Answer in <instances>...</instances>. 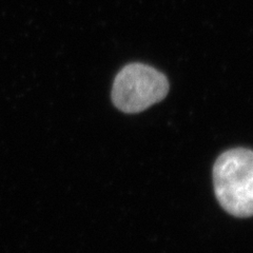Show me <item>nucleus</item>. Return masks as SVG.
I'll use <instances>...</instances> for the list:
<instances>
[{
	"mask_svg": "<svg viewBox=\"0 0 253 253\" xmlns=\"http://www.w3.org/2000/svg\"><path fill=\"white\" fill-rule=\"evenodd\" d=\"M215 196L226 212L253 216V151L235 148L220 154L213 167Z\"/></svg>",
	"mask_w": 253,
	"mask_h": 253,
	"instance_id": "obj_1",
	"label": "nucleus"
},
{
	"mask_svg": "<svg viewBox=\"0 0 253 253\" xmlns=\"http://www.w3.org/2000/svg\"><path fill=\"white\" fill-rule=\"evenodd\" d=\"M169 92L168 79L160 71L144 63H130L114 79L112 100L125 113L134 114L163 100Z\"/></svg>",
	"mask_w": 253,
	"mask_h": 253,
	"instance_id": "obj_2",
	"label": "nucleus"
}]
</instances>
